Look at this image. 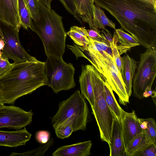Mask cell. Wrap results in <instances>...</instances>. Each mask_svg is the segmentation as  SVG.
<instances>
[{
    "mask_svg": "<svg viewBox=\"0 0 156 156\" xmlns=\"http://www.w3.org/2000/svg\"><path fill=\"white\" fill-rule=\"evenodd\" d=\"M147 48L156 45V0H94Z\"/></svg>",
    "mask_w": 156,
    "mask_h": 156,
    "instance_id": "obj_1",
    "label": "cell"
},
{
    "mask_svg": "<svg viewBox=\"0 0 156 156\" xmlns=\"http://www.w3.org/2000/svg\"><path fill=\"white\" fill-rule=\"evenodd\" d=\"M45 62L37 59L15 63L0 77V97L4 103L13 104L18 98L44 86Z\"/></svg>",
    "mask_w": 156,
    "mask_h": 156,
    "instance_id": "obj_2",
    "label": "cell"
},
{
    "mask_svg": "<svg viewBox=\"0 0 156 156\" xmlns=\"http://www.w3.org/2000/svg\"><path fill=\"white\" fill-rule=\"evenodd\" d=\"M39 20H32L31 29L40 38L46 55L62 57L65 49L66 33L62 17L53 9L39 2Z\"/></svg>",
    "mask_w": 156,
    "mask_h": 156,
    "instance_id": "obj_3",
    "label": "cell"
},
{
    "mask_svg": "<svg viewBox=\"0 0 156 156\" xmlns=\"http://www.w3.org/2000/svg\"><path fill=\"white\" fill-rule=\"evenodd\" d=\"M77 58L87 59L105 77L108 83L119 97V103L126 105L129 98L122 80L113 58L106 52L97 49L90 42L86 47L76 44L67 45Z\"/></svg>",
    "mask_w": 156,
    "mask_h": 156,
    "instance_id": "obj_4",
    "label": "cell"
},
{
    "mask_svg": "<svg viewBox=\"0 0 156 156\" xmlns=\"http://www.w3.org/2000/svg\"><path fill=\"white\" fill-rule=\"evenodd\" d=\"M90 114L85 97L79 90L58 105L55 114L51 117L54 129L66 124L72 125L73 132L85 130L89 122Z\"/></svg>",
    "mask_w": 156,
    "mask_h": 156,
    "instance_id": "obj_5",
    "label": "cell"
},
{
    "mask_svg": "<svg viewBox=\"0 0 156 156\" xmlns=\"http://www.w3.org/2000/svg\"><path fill=\"white\" fill-rule=\"evenodd\" d=\"M89 72L94 97L92 113L98 126L100 137L102 141L110 144L114 116L106 101L102 74L92 65H86Z\"/></svg>",
    "mask_w": 156,
    "mask_h": 156,
    "instance_id": "obj_6",
    "label": "cell"
},
{
    "mask_svg": "<svg viewBox=\"0 0 156 156\" xmlns=\"http://www.w3.org/2000/svg\"><path fill=\"white\" fill-rule=\"evenodd\" d=\"M75 69L70 63L64 61L62 57L47 56L44 67L46 80L44 85H48L57 94L68 90L76 85L74 79Z\"/></svg>",
    "mask_w": 156,
    "mask_h": 156,
    "instance_id": "obj_7",
    "label": "cell"
},
{
    "mask_svg": "<svg viewBox=\"0 0 156 156\" xmlns=\"http://www.w3.org/2000/svg\"><path fill=\"white\" fill-rule=\"evenodd\" d=\"M134 76L132 86L134 96L142 99L148 86L152 87L156 75V45L147 48L140 55V60Z\"/></svg>",
    "mask_w": 156,
    "mask_h": 156,
    "instance_id": "obj_8",
    "label": "cell"
},
{
    "mask_svg": "<svg viewBox=\"0 0 156 156\" xmlns=\"http://www.w3.org/2000/svg\"><path fill=\"white\" fill-rule=\"evenodd\" d=\"M19 31L14 27L0 23V37L5 43L2 55L17 63L36 60L22 46L19 38Z\"/></svg>",
    "mask_w": 156,
    "mask_h": 156,
    "instance_id": "obj_9",
    "label": "cell"
},
{
    "mask_svg": "<svg viewBox=\"0 0 156 156\" xmlns=\"http://www.w3.org/2000/svg\"><path fill=\"white\" fill-rule=\"evenodd\" d=\"M32 110L27 112L14 105H4L0 108V128L20 129L32 121Z\"/></svg>",
    "mask_w": 156,
    "mask_h": 156,
    "instance_id": "obj_10",
    "label": "cell"
},
{
    "mask_svg": "<svg viewBox=\"0 0 156 156\" xmlns=\"http://www.w3.org/2000/svg\"><path fill=\"white\" fill-rule=\"evenodd\" d=\"M122 134L126 148L129 143L143 130L141 128L139 118L135 111L131 112L123 111L121 121Z\"/></svg>",
    "mask_w": 156,
    "mask_h": 156,
    "instance_id": "obj_11",
    "label": "cell"
},
{
    "mask_svg": "<svg viewBox=\"0 0 156 156\" xmlns=\"http://www.w3.org/2000/svg\"><path fill=\"white\" fill-rule=\"evenodd\" d=\"M31 136L25 127L12 131L0 130V146L16 147L24 145Z\"/></svg>",
    "mask_w": 156,
    "mask_h": 156,
    "instance_id": "obj_12",
    "label": "cell"
},
{
    "mask_svg": "<svg viewBox=\"0 0 156 156\" xmlns=\"http://www.w3.org/2000/svg\"><path fill=\"white\" fill-rule=\"evenodd\" d=\"M108 145L110 156L126 155L121 123L114 116L112 130L111 143Z\"/></svg>",
    "mask_w": 156,
    "mask_h": 156,
    "instance_id": "obj_13",
    "label": "cell"
},
{
    "mask_svg": "<svg viewBox=\"0 0 156 156\" xmlns=\"http://www.w3.org/2000/svg\"><path fill=\"white\" fill-rule=\"evenodd\" d=\"M91 141L89 140L58 148L53 153V156H89L91 154Z\"/></svg>",
    "mask_w": 156,
    "mask_h": 156,
    "instance_id": "obj_14",
    "label": "cell"
},
{
    "mask_svg": "<svg viewBox=\"0 0 156 156\" xmlns=\"http://www.w3.org/2000/svg\"><path fill=\"white\" fill-rule=\"evenodd\" d=\"M121 59L120 73L127 93L129 97L132 93V82L137 66V62L128 55H124Z\"/></svg>",
    "mask_w": 156,
    "mask_h": 156,
    "instance_id": "obj_15",
    "label": "cell"
},
{
    "mask_svg": "<svg viewBox=\"0 0 156 156\" xmlns=\"http://www.w3.org/2000/svg\"><path fill=\"white\" fill-rule=\"evenodd\" d=\"M0 21L19 31L21 27L20 20L15 13L11 0H0Z\"/></svg>",
    "mask_w": 156,
    "mask_h": 156,
    "instance_id": "obj_16",
    "label": "cell"
},
{
    "mask_svg": "<svg viewBox=\"0 0 156 156\" xmlns=\"http://www.w3.org/2000/svg\"><path fill=\"white\" fill-rule=\"evenodd\" d=\"M113 38L120 55L126 53L132 48L140 44L132 35L125 32L122 28L115 29Z\"/></svg>",
    "mask_w": 156,
    "mask_h": 156,
    "instance_id": "obj_17",
    "label": "cell"
},
{
    "mask_svg": "<svg viewBox=\"0 0 156 156\" xmlns=\"http://www.w3.org/2000/svg\"><path fill=\"white\" fill-rule=\"evenodd\" d=\"M81 69V74L79 77L81 94L92 107L94 105V97L90 74L86 65H82Z\"/></svg>",
    "mask_w": 156,
    "mask_h": 156,
    "instance_id": "obj_18",
    "label": "cell"
},
{
    "mask_svg": "<svg viewBox=\"0 0 156 156\" xmlns=\"http://www.w3.org/2000/svg\"><path fill=\"white\" fill-rule=\"evenodd\" d=\"M153 143L147 137L145 132L136 136L129 143L125 149L126 155L137 156L145 148Z\"/></svg>",
    "mask_w": 156,
    "mask_h": 156,
    "instance_id": "obj_19",
    "label": "cell"
},
{
    "mask_svg": "<svg viewBox=\"0 0 156 156\" xmlns=\"http://www.w3.org/2000/svg\"><path fill=\"white\" fill-rule=\"evenodd\" d=\"M104 84L105 99L107 105L114 116L121 123L124 110L120 107L115 97L111 87L102 74Z\"/></svg>",
    "mask_w": 156,
    "mask_h": 156,
    "instance_id": "obj_20",
    "label": "cell"
},
{
    "mask_svg": "<svg viewBox=\"0 0 156 156\" xmlns=\"http://www.w3.org/2000/svg\"><path fill=\"white\" fill-rule=\"evenodd\" d=\"M76 10L82 20L93 19L94 0H73Z\"/></svg>",
    "mask_w": 156,
    "mask_h": 156,
    "instance_id": "obj_21",
    "label": "cell"
},
{
    "mask_svg": "<svg viewBox=\"0 0 156 156\" xmlns=\"http://www.w3.org/2000/svg\"><path fill=\"white\" fill-rule=\"evenodd\" d=\"M93 24L98 28L103 29L108 26L115 29V23L110 20L101 8L96 4L94 6Z\"/></svg>",
    "mask_w": 156,
    "mask_h": 156,
    "instance_id": "obj_22",
    "label": "cell"
},
{
    "mask_svg": "<svg viewBox=\"0 0 156 156\" xmlns=\"http://www.w3.org/2000/svg\"><path fill=\"white\" fill-rule=\"evenodd\" d=\"M66 34L77 45L86 47L89 44L90 41L87 37V29L84 27L72 26Z\"/></svg>",
    "mask_w": 156,
    "mask_h": 156,
    "instance_id": "obj_23",
    "label": "cell"
},
{
    "mask_svg": "<svg viewBox=\"0 0 156 156\" xmlns=\"http://www.w3.org/2000/svg\"><path fill=\"white\" fill-rule=\"evenodd\" d=\"M18 0V12L21 26L27 30L31 28L32 20L24 0Z\"/></svg>",
    "mask_w": 156,
    "mask_h": 156,
    "instance_id": "obj_24",
    "label": "cell"
},
{
    "mask_svg": "<svg viewBox=\"0 0 156 156\" xmlns=\"http://www.w3.org/2000/svg\"><path fill=\"white\" fill-rule=\"evenodd\" d=\"M53 142L54 140L51 138L49 139L47 143L42 144L40 146L35 149L22 153L13 152L10 155V156H43L52 145Z\"/></svg>",
    "mask_w": 156,
    "mask_h": 156,
    "instance_id": "obj_25",
    "label": "cell"
},
{
    "mask_svg": "<svg viewBox=\"0 0 156 156\" xmlns=\"http://www.w3.org/2000/svg\"><path fill=\"white\" fill-rule=\"evenodd\" d=\"M30 13L32 20L36 21L39 18L38 0H24Z\"/></svg>",
    "mask_w": 156,
    "mask_h": 156,
    "instance_id": "obj_26",
    "label": "cell"
},
{
    "mask_svg": "<svg viewBox=\"0 0 156 156\" xmlns=\"http://www.w3.org/2000/svg\"><path fill=\"white\" fill-rule=\"evenodd\" d=\"M146 119L147 122V128L143 130L152 142L156 143V125L155 120L152 118Z\"/></svg>",
    "mask_w": 156,
    "mask_h": 156,
    "instance_id": "obj_27",
    "label": "cell"
},
{
    "mask_svg": "<svg viewBox=\"0 0 156 156\" xmlns=\"http://www.w3.org/2000/svg\"><path fill=\"white\" fill-rule=\"evenodd\" d=\"M54 129L57 137L61 139L68 137L73 132L72 126L68 124L64 125Z\"/></svg>",
    "mask_w": 156,
    "mask_h": 156,
    "instance_id": "obj_28",
    "label": "cell"
},
{
    "mask_svg": "<svg viewBox=\"0 0 156 156\" xmlns=\"http://www.w3.org/2000/svg\"><path fill=\"white\" fill-rule=\"evenodd\" d=\"M110 45L112 49L113 59L118 70L120 73L122 63L121 57L117 49L116 41L113 38L112 42L110 44Z\"/></svg>",
    "mask_w": 156,
    "mask_h": 156,
    "instance_id": "obj_29",
    "label": "cell"
},
{
    "mask_svg": "<svg viewBox=\"0 0 156 156\" xmlns=\"http://www.w3.org/2000/svg\"><path fill=\"white\" fill-rule=\"evenodd\" d=\"M62 4L67 11L72 15L74 18L82 23L81 19L76 12L73 0H59Z\"/></svg>",
    "mask_w": 156,
    "mask_h": 156,
    "instance_id": "obj_30",
    "label": "cell"
},
{
    "mask_svg": "<svg viewBox=\"0 0 156 156\" xmlns=\"http://www.w3.org/2000/svg\"><path fill=\"white\" fill-rule=\"evenodd\" d=\"M88 38L90 42L97 49L106 52L113 58L112 49L110 45L105 43L95 40L89 37Z\"/></svg>",
    "mask_w": 156,
    "mask_h": 156,
    "instance_id": "obj_31",
    "label": "cell"
},
{
    "mask_svg": "<svg viewBox=\"0 0 156 156\" xmlns=\"http://www.w3.org/2000/svg\"><path fill=\"white\" fill-rule=\"evenodd\" d=\"M9 58L0 53V77L6 73L12 66L13 63H10Z\"/></svg>",
    "mask_w": 156,
    "mask_h": 156,
    "instance_id": "obj_32",
    "label": "cell"
},
{
    "mask_svg": "<svg viewBox=\"0 0 156 156\" xmlns=\"http://www.w3.org/2000/svg\"><path fill=\"white\" fill-rule=\"evenodd\" d=\"M87 37L95 40L106 43L110 45L101 35V31L97 28L95 29H87Z\"/></svg>",
    "mask_w": 156,
    "mask_h": 156,
    "instance_id": "obj_33",
    "label": "cell"
},
{
    "mask_svg": "<svg viewBox=\"0 0 156 156\" xmlns=\"http://www.w3.org/2000/svg\"><path fill=\"white\" fill-rule=\"evenodd\" d=\"M50 133L46 130H40L37 131L35 134V138L37 141L39 143L44 144L49 140Z\"/></svg>",
    "mask_w": 156,
    "mask_h": 156,
    "instance_id": "obj_34",
    "label": "cell"
},
{
    "mask_svg": "<svg viewBox=\"0 0 156 156\" xmlns=\"http://www.w3.org/2000/svg\"><path fill=\"white\" fill-rule=\"evenodd\" d=\"M156 143H153L139 153L137 156H156Z\"/></svg>",
    "mask_w": 156,
    "mask_h": 156,
    "instance_id": "obj_35",
    "label": "cell"
},
{
    "mask_svg": "<svg viewBox=\"0 0 156 156\" xmlns=\"http://www.w3.org/2000/svg\"><path fill=\"white\" fill-rule=\"evenodd\" d=\"M101 33V35L110 44L113 41V36L112 33L105 28L102 29Z\"/></svg>",
    "mask_w": 156,
    "mask_h": 156,
    "instance_id": "obj_36",
    "label": "cell"
},
{
    "mask_svg": "<svg viewBox=\"0 0 156 156\" xmlns=\"http://www.w3.org/2000/svg\"><path fill=\"white\" fill-rule=\"evenodd\" d=\"M151 87L148 86L147 87L143 93V95L144 98H147L150 96H151L152 98H156V91L152 90Z\"/></svg>",
    "mask_w": 156,
    "mask_h": 156,
    "instance_id": "obj_37",
    "label": "cell"
},
{
    "mask_svg": "<svg viewBox=\"0 0 156 156\" xmlns=\"http://www.w3.org/2000/svg\"><path fill=\"white\" fill-rule=\"evenodd\" d=\"M140 125L141 128L144 130L147 128V122L146 119L139 118Z\"/></svg>",
    "mask_w": 156,
    "mask_h": 156,
    "instance_id": "obj_38",
    "label": "cell"
},
{
    "mask_svg": "<svg viewBox=\"0 0 156 156\" xmlns=\"http://www.w3.org/2000/svg\"><path fill=\"white\" fill-rule=\"evenodd\" d=\"M11 1L15 13L18 18L20 20L18 12V0H11Z\"/></svg>",
    "mask_w": 156,
    "mask_h": 156,
    "instance_id": "obj_39",
    "label": "cell"
},
{
    "mask_svg": "<svg viewBox=\"0 0 156 156\" xmlns=\"http://www.w3.org/2000/svg\"><path fill=\"white\" fill-rule=\"evenodd\" d=\"M48 8L51 9V3L53 0H38Z\"/></svg>",
    "mask_w": 156,
    "mask_h": 156,
    "instance_id": "obj_40",
    "label": "cell"
},
{
    "mask_svg": "<svg viewBox=\"0 0 156 156\" xmlns=\"http://www.w3.org/2000/svg\"><path fill=\"white\" fill-rule=\"evenodd\" d=\"M4 103L3 101L1 99L0 97V108L2 107L4 105Z\"/></svg>",
    "mask_w": 156,
    "mask_h": 156,
    "instance_id": "obj_41",
    "label": "cell"
}]
</instances>
